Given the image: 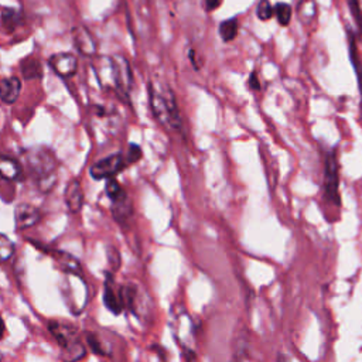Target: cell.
I'll return each instance as SVG.
<instances>
[{"label": "cell", "mask_w": 362, "mask_h": 362, "mask_svg": "<svg viewBox=\"0 0 362 362\" xmlns=\"http://www.w3.org/2000/svg\"><path fill=\"white\" fill-rule=\"evenodd\" d=\"M148 102L154 117L173 132H182L177 98L173 89L163 82H148Z\"/></svg>", "instance_id": "obj_1"}, {"label": "cell", "mask_w": 362, "mask_h": 362, "mask_svg": "<svg viewBox=\"0 0 362 362\" xmlns=\"http://www.w3.org/2000/svg\"><path fill=\"white\" fill-rule=\"evenodd\" d=\"M25 161L31 175L41 191H48L55 182L57 161L54 154L45 147H35L25 151Z\"/></svg>", "instance_id": "obj_2"}, {"label": "cell", "mask_w": 362, "mask_h": 362, "mask_svg": "<svg viewBox=\"0 0 362 362\" xmlns=\"http://www.w3.org/2000/svg\"><path fill=\"white\" fill-rule=\"evenodd\" d=\"M339 165L337 151L332 150L327 154L324 161V198L331 204L339 206Z\"/></svg>", "instance_id": "obj_3"}, {"label": "cell", "mask_w": 362, "mask_h": 362, "mask_svg": "<svg viewBox=\"0 0 362 362\" xmlns=\"http://www.w3.org/2000/svg\"><path fill=\"white\" fill-rule=\"evenodd\" d=\"M109 59V66H110V74H112V82L116 90L126 96L130 92L132 88V69L126 58L123 57H112Z\"/></svg>", "instance_id": "obj_4"}, {"label": "cell", "mask_w": 362, "mask_h": 362, "mask_svg": "<svg viewBox=\"0 0 362 362\" xmlns=\"http://www.w3.org/2000/svg\"><path fill=\"white\" fill-rule=\"evenodd\" d=\"M126 164H127L126 158L122 153L110 154L99 160L98 163H95L90 167L89 174L95 180H107L110 177H115L117 173H120Z\"/></svg>", "instance_id": "obj_5"}, {"label": "cell", "mask_w": 362, "mask_h": 362, "mask_svg": "<svg viewBox=\"0 0 362 362\" xmlns=\"http://www.w3.org/2000/svg\"><path fill=\"white\" fill-rule=\"evenodd\" d=\"M48 329L54 335V338L57 339L59 346L64 349V352L79 342L76 338V329L71 324H64L59 321H49Z\"/></svg>", "instance_id": "obj_6"}, {"label": "cell", "mask_w": 362, "mask_h": 362, "mask_svg": "<svg viewBox=\"0 0 362 362\" xmlns=\"http://www.w3.org/2000/svg\"><path fill=\"white\" fill-rule=\"evenodd\" d=\"M48 64L52 68V71L61 78L72 76L78 68L76 57L69 52H58L51 55L48 59Z\"/></svg>", "instance_id": "obj_7"}, {"label": "cell", "mask_w": 362, "mask_h": 362, "mask_svg": "<svg viewBox=\"0 0 362 362\" xmlns=\"http://www.w3.org/2000/svg\"><path fill=\"white\" fill-rule=\"evenodd\" d=\"M14 219L17 229H28L34 226L41 219V212L38 208L30 204H18L14 209Z\"/></svg>", "instance_id": "obj_8"}, {"label": "cell", "mask_w": 362, "mask_h": 362, "mask_svg": "<svg viewBox=\"0 0 362 362\" xmlns=\"http://www.w3.org/2000/svg\"><path fill=\"white\" fill-rule=\"evenodd\" d=\"M65 204L69 212L76 214L83 205V191L78 180H72L65 188Z\"/></svg>", "instance_id": "obj_9"}, {"label": "cell", "mask_w": 362, "mask_h": 362, "mask_svg": "<svg viewBox=\"0 0 362 362\" xmlns=\"http://www.w3.org/2000/svg\"><path fill=\"white\" fill-rule=\"evenodd\" d=\"M74 42L78 51L86 57H90L96 51V42L92 34L85 27H76L74 30Z\"/></svg>", "instance_id": "obj_10"}, {"label": "cell", "mask_w": 362, "mask_h": 362, "mask_svg": "<svg viewBox=\"0 0 362 362\" xmlns=\"http://www.w3.org/2000/svg\"><path fill=\"white\" fill-rule=\"evenodd\" d=\"M21 90V82L17 76L4 78L0 81V99L6 105H11L17 100Z\"/></svg>", "instance_id": "obj_11"}, {"label": "cell", "mask_w": 362, "mask_h": 362, "mask_svg": "<svg viewBox=\"0 0 362 362\" xmlns=\"http://www.w3.org/2000/svg\"><path fill=\"white\" fill-rule=\"evenodd\" d=\"M21 174V167L17 160L7 157V156H0V177L8 181H13L18 178Z\"/></svg>", "instance_id": "obj_12"}, {"label": "cell", "mask_w": 362, "mask_h": 362, "mask_svg": "<svg viewBox=\"0 0 362 362\" xmlns=\"http://www.w3.org/2000/svg\"><path fill=\"white\" fill-rule=\"evenodd\" d=\"M103 303L106 305V308L109 311H112L113 314H120L123 310V304L120 300V296L115 293L113 287L110 286V283L105 284V290H103Z\"/></svg>", "instance_id": "obj_13"}, {"label": "cell", "mask_w": 362, "mask_h": 362, "mask_svg": "<svg viewBox=\"0 0 362 362\" xmlns=\"http://www.w3.org/2000/svg\"><path fill=\"white\" fill-rule=\"evenodd\" d=\"M238 30H239V23H238V18H235V17L223 20L218 27L219 37L222 38L223 42L233 41L238 35Z\"/></svg>", "instance_id": "obj_14"}, {"label": "cell", "mask_w": 362, "mask_h": 362, "mask_svg": "<svg viewBox=\"0 0 362 362\" xmlns=\"http://www.w3.org/2000/svg\"><path fill=\"white\" fill-rule=\"evenodd\" d=\"M0 21H1V25L7 30V31H14L23 21V16L13 10V8H4L1 11V16H0Z\"/></svg>", "instance_id": "obj_15"}, {"label": "cell", "mask_w": 362, "mask_h": 362, "mask_svg": "<svg viewBox=\"0 0 362 362\" xmlns=\"http://www.w3.org/2000/svg\"><path fill=\"white\" fill-rule=\"evenodd\" d=\"M57 260L61 264L62 270L65 273H71V274H81V264L79 262L69 253H64V252H58L57 253Z\"/></svg>", "instance_id": "obj_16"}, {"label": "cell", "mask_w": 362, "mask_h": 362, "mask_svg": "<svg viewBox=\"0 0 362 362\" xmlns=\"http://www.w3.org/2000/svg\"><path fill=\"white\" fill-rule=\"evenodd\" d=\"M105 189H106V195L109 197V199H110L112 202H119V201L127 198L126 191H124L123 187L115 180V177L107 178Z\"/></svg>", "instance_id": "obj_17"}, {"label": "cell", "mask_w": 362, "mask_h": 362, "mask_svg": "<svg viewBox=\"0 0 362 362\" xmlns=\"http://www.w3.org/2000/svg\"><path fill=\"white\" fill-rule=\"evenodd\" d=\"M21 72L27 79H33L41 75V65L38 59L30 57L21 62Z\"/></svg>", "instance_id": "obj_18"}, {"label": "cell", "mask_w": 362, "mask_h": 362, "mask_svg": "<svg viewBox=\"0 0 362 362\" xmlns=\"http://www.w3.org/2000/svg\"><path fill=\"white\" fill-rule=\"evenodd\" d=\"M273 10H274V16H276V18H277L280 25L286 27V25L290 24V20H291V6L288 3L280 1V3L273 6Z\"/></svg>", "instance_id": "obj_19"}, {"label": "cell", "mask_w": 362, "mask_h": 362, "mask_svg": "<svg viewBox=\"0 0 362 362\" xmlns=\"http://www.w3.org/2000/svg\"><path fill=\"white\" fill-rule=\"evenodd\" d=\"M86 342L90 348V351L96 355H103V356H109L110 351L109 348L105 346V342L93 332H86Z\"/></svg>", "instance_id": "obj_20"}, {"label": "cell", "mask_w": 362, "mask_h": 362, "mask_svg": "<svg viewBox=\"0 0 362 362\" xmlns=\"http://www.w3.org/2000/svg\"><path fill=\"white\" fill-rule=\"evenodd\" d=\"M349 54H351V62L355 68V72H356V78H358V86H359V92H361V98H362V65H361V61H359V55L356 52V47H355V42L354 40L351 38L349 41Z\"/></svg>", "instance_id": "obj_21"}, {"label": "cell", "mask_w": 362, "mask_h": 362, "mask_svg": "<svg viewBox=\"0 0 362 362\" xmlns=\"http://www.w3.org/2000/svg\"><path fill=\"white\" fill-rule=\"evenodd\" d=\"M256 16L259 20L262 21H267L274 16V10L273 6L270 4L269 0H260L257 7H256Z\"/></svg>", "instance_id": "obj_22"}, {"label": "cell", "mask_w": 362, "mask_h": 362, "mask_svg": "<svg viewBox=\"0 0 362 362\" xmlns=\"http://www.w3.org/2000/svg\"><path fill=\"white\" fill-rule=\"evenodd\" d=\"M14 253V245L4 236L0 235V262L8 260Z\"/></svg>", "instance_id": "obj_23"}, {"label": "cell", "mask_w": 362, "mask_h": 362, "mask_svg": "<svg viewBox=\"0 0 362 362\" xmlns=\"http://www.w3.org/2000/svg\"><path fill=\"white\" fill-rule=\"evenodd\" d=\"M349 7H351V11H352V16H354V20L359 28V31L362 33V11L359 8V3L358 0H349Z\"/></svg>", "instance_id": "obj_24"}, {"label": "cell", "mask_w": 362, "mask_h": 362, "mask_svg": "<svg viewBox=\"0 0 362 362\" xmlns=\"http://www.w3.org/2000/svg\"><path fill=\"white\" fill-rule=\"evenodd\" d=\"M141 157V150L137 144H130L129 146V153H127V157L126 158V163H136L139 158Z\"/></svg>", "instance_id": "obj_25"}, {"label": "cell", "mask_w": 362, "mask_h": 362, "mask_svg": "<svg viewBox=\"0 0 362 362\" xmlns=\"http://www.w3.org/2000/svg\"><path fill=\"white\" fill-rule=\"evenodd\" d=\"M202 3L205 11H215L221 6L222 0H202Z\"/></svg>", "instance_id": "obj_26"}, {"label": "cell", "mask_w": 362, "mask_h": 362, "mask_svg": "<svg viewBox=\"0 0 362 362\" xmlns=\"http://www.w3.org/2000/svg\"><path fill=\"white\" fill-rule=\"evenodd\" d=\"M249 86L252 90H259L260 89V82H259V78H257V74L253 71L250 75H249V81H247Z\"/></svg>", "instance_id": "obj_27"}, {"label": "cell", "mask_w": 362, "mask_h": 362, "mask_svg": "<svg viewBox=\"0 0 362 362\" xmlns=\"http://www.w3.org/2000/svg\"><path fill=\"white\" fill-rule=\"evenodd\" d=\"M4 331H6V325H4L3 318L0 317V339H1V338H3V335H4Z\"/></svg>", "instance_id": "obj_28"}, {"label": "cell", "mask_w": 362, "mask_h": 362, "mask_svg": "<svg viewBox=\"0 0 362 362\" xmlns=\"http://www.w3.org/2000/svg\"><path fill=\"white\" fill-rule=\"evenodd\" d=\"M1 358H3V356H1V355H0V359H1Z\"/></svg>", "instance_id": "obj_29"}]
</instances>
